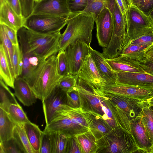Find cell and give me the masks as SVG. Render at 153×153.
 Segmentation results:
<instances>
[{
	"label": "cell",
	"instance_id": "1",
	"mask_svg": "<svg viewBox=\"0 0 153 153\" xmlns=\"http://www.w3.org/2000/svg\"><path fill=\"white\" fill-rule=\"evenodd\" d=\"M83 111L90 112L100 116L112 128L120 126L114 106L105 93L82 82L77 85Z\"/></svg>",
	"mask_w": 153,
	"mask_h": 153
},
{
	"label": "cell",
	"instance_id": "2",
	"mask_svg": "<svg viewBox=\"0 0 153 153\" xmlns=\"http://www.w3.org/2000/svg\"><path fill=\"white\" fill-rule=\"evenodd\" d=\"M61 77L56 54L42 61L26 80L37 98L42 102L57 86Z\"/></svg>",
	"mask_w": 153,
	"mask_h": 153
},
{
	"label": "cell",
	"instance_id": "3",
	"mask_svg": "<svg viewBox=\"0 0 153 153\" xmlns=\"http://www.w3.org/2000/svg\"><path fill=\"white\" fill-rule=\"evenodd\" d=\"M95 18L92 13H71L68 16L66 28L59 40V51H65L69 45L77 41L90 46Z\"/></svg>",
	"mask_w": 153,
	"mask_h": 153
},
{
	"label": "cell",
	"instance_id": "4",
	"mask_svg": "<svg viewBox=\"0 0 153 153\" xmlns=\"http://www.w3.org/2000/svg\"><path fill=\"white\" fill-rule=\"evenodd\" d=\"M96 153H132L142 152L131 133L120 126L97 140Z\"/></svg>",
	"mask_w": 153,
	"mask_h": 153
},
{
	"label": "cell",
	"instance_id": "5",
	"mask_svg": "<svg viewBox=\"0 0 153 153\" xmlns=\"http://www.w3.org/2000/svg\"><path fill=\"white\" fill-rule=\"evenodd\" d=\"M22 29L30 50L41 59L45 60L56 55L59 51V41L60 31L52 33L35 31L24 27Z\"/></svg>",
	"mask_w": 153,
	"mask_h": 153
},
{
	"label": "cell",
	"instance_id": "6",
	"mask_svg": "<svg viewBox=\"0 0 153 153\" xmlns=\"http://www.w3.org/2000/svg\"><path fill=\"white\" fill-rule=\"evenodd\" d=\"M128 5L125 15L126 34L120 53L131 41L153 30V22L150 16L145 14L134 5Z\"/></svg>",
	"mask_w": 153,
	"mask_h": 153
},
{
	"label": "cell",
	"instance_id": "7",
	"mask_svg": "<svg viewBox=\"0 0 153 153\" xmlns=\"http://www.w3.org/2000/svg\"><path fill=\"white\" fill-rule=\"evenodd\" d=\"M112 20L113 30L111 39L107 46L103 48L102 53L106 59H112L119 56L126 34L125 17L115 1Z\"/></svg>",
	"mask_w": 153,
	"mask_h": 153
},
{
	"label": "cell",
	"instance_id": "8",
	"mask_svg": "<svg viewBox=\"0 0 153 153\" xmlns=\"http://www.w3.org/2000/svg\"><path fill=\"white\" fill-rule=\"evenodd\" d=\"M68 16L32 14L25 19L24 27L39 33H55L60 31L67 25Z\"/></svg>",
	"mask_w": 153,
	"mask_h": 153
},
{
	"label": "cell",
	"instance_id": "9",
	"mask_svg": "<svg viewBox=\"0 0 153 153\" xmlns=\"http://www.w3.org/2000/svg\"><path fill=\"white\" fill-rule=\"evenodd\" d=\"M89 130V128L76 123L62 114L58 113L48 124L46 125L43 131L48 133L58 132L70 137Z\"/></svg>",
	"mask_w": 153,
	"mask_h": 153
},
{
	"label": "cell",
	"instance_id": "10",
	"mask_svg": "<svg viewBox=\"0 0 153 153\" xmlns=\"http://www.w3.org/2000/svg\"><path fill=\"white\" fill-rule=\"evenodd\" d=\"M67 102L66 92L57 85L46 98L42 102L46 125L53 118L57 111L68 107Z\"/></svg>",
	"mask_w": 153,
	"mask_h": 153
},
{
	"label": "cell",
	"instance_id": "11",
	"mask_svg": "<svg viewBox=\"0 0 153 153\" xmlns=\"http://www.w3.org/2000/svg\"><path fill=\"white\" fill-rule=\"evenodd\" d=\"M68 61L70 74L77 75L87 56L90 54V46L77 41L69 45L65 50Z\"/></svg>",
	"mask_w": 153,
	"mask_h": 153
},
{
	"label": "cell",
	"instance_id": "12",
	"mask_svg": "<svg viewBox=\"0 0 153 153\" xmlns=\"http://www.w3.org/2000/svg\"><path fill=\"white\" fill-rule=\"evenodd\" d=\"M17 34L23 61L22 72L19 76L26 80L45 59H41L31 51L22 28L18 31Z\"/></svg>",
	"mask_w": 153,
	"mask_h": 153
},
{
	"label": "cell",
	"instance_id": "13",
	"mask_svg": "<svg viewBox=\"0 0 153 153\" xmlns=\"http://www.w3.org/2000/svg\"><path fill=\"white\" fill-rule=\"evenodd\" d=\"M97 34L99 45L103 48L108 45L113 30L112 13L107 8L103 9L95 18Z\"/></svg>",
	"mask_w": 153,
	"mask_h": 153
},
{
	"label": "cell",
	"instance_id": "14",
	"mask_svg": "<svg viewBox=\"0 0 153 153\" xmlns=\"http://www.w3.org/2000/svg\"><path fill=\"white\" fill-rule=\"evenodd\" d=\"M100 89L105 92L122 95L144 101L153 96V90L117 83L106 84Z\"/></svg>",
	"mask_w": 153,
	"mask_h": 153
},
{
	"label": "cell",
	"instance_id": "15",
	"mask_svg": "<svg viewBox=\"0 0 153 153\" xmlns=\"http://www.w3.org/2000/svg\"><path fill=\"white\" fill-rule=\"evenodd\" d=\"M77 75L79 80L96 89H100L106 84L90 54L86 57Z\"/></svg>",
	"mask_w": 153,
	"mask_h": 153
},
{
	"label": "cell",
	"instance_id": "16",
	"mask_svg": "<svg viewBox=\"0 0 153 153\" xmlns=\"http://www.w3.org/2000/svg\"><path fill=\"white\" fill-rule=\"evenodd\" d=\"M104 92L112 103L124 111L130 120L140 112L144 101L122 95Z\"/></svg>",
	"mask_w": 153,
	"mask_h": 153
},
{
	"label": "cell",
	"instance_id": "17",
	"mask_svg": "<svg viewBox=\"0 0 153 153\" xmlns=\"http://www.w3.org/2000/svg\"><path fill=\"white\" fill-rule=\"evenodd\" d=\"M70 14L68 0H42L35 2L32 14L66 16Z\"/></svg>",
	"mask_w": 153,
	"mask_h": 153
},
{
	"label": "cell",
	"instance_id": "18",
	"mask_svg": "<svg viewBox=\"0 0 153 153\" xmlns=\"http://www.w3.org/2000/svg\"><path fill=\"white\" fill-rule=\"evenodd\" d=\"M116 72V83L153 90V76L145 73Z\"/></svg>",
	"mask_w": 153,
	"mask_h": 153
},
{
	"label": "cell",
	"instance_id": "19",
	"mask_svg": "<svg viewBox=\"0 0 153 153\" xmlns=\"http://www.w3.org/2000/svg\"><path fill=\"white\" fill-rule=\"evenodd\" d=\"M130 127L131 133L142 152L148 153L152 144L142 122L140 113L131 120Z\"/></svg>",
	"mask_w": 153,
	"mask_h": 153
},
{
	"label": "cell",
	"instance_id": "20",
	"mask_svg": "<svg viewBox=\"0 0 153 153\" xmlns=\"http://www.w3.org/2000/svg\"><path fill=\"white\" fill-rule=\"evenodd\" d=\"M0 1V24L17 31L24 27L25 18L18 15L6 0Z\"/></svg>",
	"mask_w": 153,
	"mask_h": 153
},
{
	"label": "cell",
	"instance_id": "21",
	"mask_svg": "<svg viewBox=\"0 0 153 153\" xmlns=\"http://www.w3.org/2000/svg\"><path fill=\"white\" fill-rule=\"evenodd\" d=\"M90 55L106 84L116 83L117 77L116 72L106 62L102 53L94 50L90 46Z\"/></svg>",
	"mask_w": 153,
	"mask_h": 153
},
{
	"label": "cell",
	"instance_id": "22",
	"mask_svg": "<svg viewBox=\"0 0 153 153\" xmlns=\"http://www.w3.org/2000/svg\"><path fill=\"white\" fill-rule=\"evenodd\" d=\"M82 112L86 120L89 130L97 140L110 132L113 129L98 115L90 112Z\"/></svg>",
	"mask_w": 153,
	"mask_h": 153
},
{
	"label": "cell",
	"instance_id": "23",
	"mask_svg": "<svg viewBox=\"0 0 153 153\" xmlns=\"http://www.w3.org/2000/svg\"><path fill=\"white\" fill-rule=\"evenodd\" d=\"M13 89L15 96L24 105L29 106L36 102L37 98L26 80L21 77L15 79Z\"/></svg>",
	"mask_w": 153,
	"mask_h": 153
},
{
	"label": "cell",
	"instance_id": "24",
	"mask_svg": "<svg viewBox=\"0 0 153 153\" xmlns=\"http://www.w3.org/2000/svg\"><path fill=\"white\" fill-rule=\"evenodd\" d=\"M105 60L115 71L145 73L138 62L121 56Z\"/></svg>",
	"mask_w": 153,
	"mask_h": 153
},
{
	"label": "cell",
	"instance_id": "25",
	"mask_svg": "<svg viewBox=\"0 0 153 153\" xmlns=\"http://www.w3.org/2000/svg\"><path fill=\"white\" fill-rule=\"evenodd\" d=\"M24 127L30 143L35 153H40L43 131L38 126L31 122L24 124Z\"/></svg>",
	"mask_w": 153,
	"mask_h": 153
},
{
	"label": "cell",
	"instance_id": "26",
	"mask_svg": "<svg viewBox=\"0 0 153 153\" xmlns=\"http://www.w3.org/2000/svg\"><path fill=\"white\" fill-rule=\"evenodd\" d=\"M153 45L128 44L121 51L119 56H121L138 62L145 57L146 51Z\"/></svg>",
	"mask_w": 153,
	"mask_h": 153
},
{
	"label": "cell",
	"instance_id": "27",
	"mask_svg": "<svg viewBox=\"0 0 153 153\" xmlns=\"http://www.w3.org/2000/svg\"><path fill=\"white\" fill-rule=\"evenodd\" d=\"M16 125L10 118L7 112L0 108V142L7 140L13 136Z\"/></svg>",
	"mask_w": 153,
	"mask_h": 153
},
{
	"label": "cell",
	"instance_id": "28",
	"mask_svg": "<svg viewBox=\"0 0 153 153\" xmlns=\"http://www.w3.org/2000/svg\"><path fill=\"white\" fill-rule=\"evenodd\" d=\"M75 137L82 153H96L98 148L97 140L90 130Z\"/></svg>",
	"mask_w": 153,
	"mask_h": 153
},
{
	"label": "cell",
	"instance_id": "29",
	"mask_svg": "<svg viewBox=\"0 0 153 153\" xmlns=\"http://www.w3.org/2000/svg\"><path fill=\"white\" fill-rule=\"evenodd\" d=\"M0 76L4 82L13 89L15 78L10 68L5 52L0 44Z\"/></svg>",
	"mask_w": 153,
	"mask_h": 153
},
{
	"label": "cell",
	"instance_id": "30",
	"mask_svg": "<svg viewBox=\"0 0 153 153\" xmlns=\"http://www.w3.org/2000/svg\"><path fill=\"white\" fill-rule=\"evenodd\" d=\"M115 4V0H88L87 6L82 12L93 13L96 18L103 9L106 8L112 13Z\"/></svg>",
	"mask_w": 153,
	"mask_h": 153
},
{
	"label": "cell",
	"instance_id": "31",
	"mask_svg": "<svg viewBox=\"0 0 153 153\" xmlns=\"http://www.w3.org/2000/svg\"><path fill=\"white\" fill-rule=\"evenodd\" d=\"M7 86L0 78V108L7 112L10 105L18 103L14 94L11 92Z\"/></svg>",
	"mask_w": 153,
	"mask_h": 153
},
{
	"label": "cell",
	"instance_id": "32",
	"mask_svg": "<svg viewBox=\"0 0 153 153\" xmlns=\"http://www.w3.org/2000/svg\"><path fill=\"white\" fill-rule=\"evenodd\" d=\"M13 137L18 142L25 153H35L30 143L24 124L16 125L14 129Z\"/></svg>",
	"mask_w": 153,
	"mask_h": 153
},
{
	"label": "cell",
	"instance_id": "33",
	"mask_svg": "<svg viewBox=\"0 0 153 153\" xmlns=\"http://www.w3.org/2000/svg\"><path fill=\"white\" fill-rule=\"evenodd\" d=\"M48 133L51 140L53 153H66L69 137L58 132Z\"/></svg>",
	"mask_w": 153,
	"mask_h": 153
},
{
	"label": "cell",
	"instance_id": "34",
	"mask_svg": "<svg viewBox=\"0 0 153 153\" xmlns=\"http://www.w3.org/2000/svg\"><path fill=\"white\" fill-rule=\"evenodd\" d=\"M7 112L10 118L16 124H24L30 122L19 103L10 105Z\"/></svg>",
	"mask_w": 153,
	"mask_h": 153
},
{
	"label": "cell",
	"instance_id": "35",
	"mask_svg": "<svg viewBox=\"0 0 153 153\" xmlns=\"http://www.w3.org/2000/svg\"><path fill=\"white\" fill-rule=\"evenodd\" d=\"M140 114L153 145V116L151 107L144 102Z\"/></svg>",
	"mask_w": 153,
	"mask_h": 153
},
{
	"label": "cell",
	"instance_id": "36",
	"mask_svg": "<svg viewBox=\"0 0 153 153\" xmlns=\"http://www.w3.org/2000/svg\"><path fill=\"white\" fill-rule=\"evenodd\" d=\"M0 44L3 47L10 68L15 77L13 62V45L1 24L0 25Z\"/></svg>",
	"mask_w": 153,
	"mask_h": 153
},
{
	"label": "cell",
	"instance_id": "37",
	"mask_svg": "<svg viewBox=\"0 0 153 153\" xmlns=\"http://www.w3.org/2000/svg\"><path fill=\"white\" fill-rule=\"evenodd\" d=\"M58 113L62 114L76 123L89 128L86 118L81 108L72 110H60L57 111L56 115Z\"/></svg>",
	"mask_w": 153,
	"mask_h": 153
},
{
	"label": "cell",
	"instance_id": "38",
	"mask_svg": "<svg viewBox=\"0 0 153 153\" xmlns=\"http://www.w3.org/2000/svg\"><path fill=\"white\" fill-rule=\"evenodd\" d=\"M0 153H25L17 141L13 136L10 139L0 142Z\"/></svg>",
	"mask_w": 153,
	"mask_h": 153
},
{
	"label": "cell",
	"instance_id": "39",
	"mask_svg": "<svg viewBox=\"0 0 153 153\" xmlns=\"http://www.w3.org/2000/svg\"><path fill=\"white\" fill-rule=\"evenodd\" d=\"M13 62L15 79L21 75L23 66L22 54L19 45H13Z\"/></svg>",
	"mask_w": 153,
	"mask_h": 153
},
{
	"label": "cell",
	"instance_id": "40",
	"mask_svg": "<svg viewBox=\"0 0 153 153\" xmlns=\"http://www.w3.org/2000/svg\"><path fill=\"white\" fill-rule=\"evenodd\" d=\"M78 77L77 75L69 74L62 77L57 86L66 92L77 87Z\"/></svg>",
	"mask_w": 153,
	"mask_h": 153
},
{
	"label": "cell",
	"instance_id": "41",
	"mask_svg": "<svg viewBox=\"0 0 153 153\" xmlns=\"http://www.w3.org/2000/svg\"><path fill=\"white\" fill-rule=\"evenodd\" d=\"M58 72L62 77L70 74L68 61L65 51H59L57 55Z\"/></svg>",
	"mask_w": 153,
	"mask_h": 153
},
{
	"label": "cell",
	"instance_id": "42",
	"mask_svg": "<svg viewBox=\"0 0 153 153\" xmlns=\"http://www.w3.org/2000/svg\"><path fill=\"white\" fill-rule=\"evenodd\" d=\"M66 94L67 105L74 109L81 108V103L77 86L67 92Z\"/></svg>",
	"mask_w": 153,
	"mask_h": 153
},
{
	"label": "cell",
	"instance_id": "43",
	"mask_svg": "<svg viewBox=\"0 0 153 153\" xmlns=\"http://www.w3.org/2000/svg\"><path fill=\"white\" fill-rule=\"evenodd\" d=\"M68 3L71 13H79L86 8L88 0H68Z\"/></svg>",
	"mask_w": 153,
	"mask_h": 153
},
{
	"label": "cell",
	"instance_id": "44",
	"mask_svg": "<svg viewBox=\"0 0 153 153\" xmlns=\"http://www.w3.org/2000/svg\"><path fill=\"white\" fill-rule=\"evenodd\" d=\"M130 44L153 45V30L146 33L139 37L132 40L127 45Z\"/></svg>",
	"mask_w": 153,
	"mask_h": 153
},
{
	"label": "cell",
	"instance_id": "45",
	"mask_svg": "<svg viewBox=\"0 0 153 153\" xmlns=\"http://www.w3.org/2000/svg\"><path fill=\"white\" fill-rule=\"evenodd\" d=\"M40 153H53L51 140L50 134L48 133L43 132Z\"/></svg>",
	"mask_w": 153,
	"mask_h": 153
},
{
	"label": "cell",
	"instance_id": "46",
	"mask_svg": "<svg viewBox=\"0 0 153 153\" xmlns=\"http://www.w3.org/2000/svg\"><path fill=\"white\" fill-rule=\"evenodd\" d=\"M23 17L26 19L32 14L34 0H20Z\"/></svg>",
	"mask_w": 153,
	"mask_h": 153
},
{
	"label": "cell",
	"instance_id": "47",
	"mask_svg": "<svg viewBox=\"0 0 153 153\" xmlns=\"http://www.w3.org/2000/svg\"><path fill=\"white\" fill-rule=\"evenodd\" d=\"M135 6L145 14L149 16L153 9V0H140Z\"/></svg>",
	"mask_w": 153,
	"mask_h": 153
},
{
	"label": "cell",
	"instance_id": "48",
	"mask_svg": "<svg viewBox=\"0 0 153 153\" xmlns=\"http://www.w3.org/2000/svg\"><path fill=\"white\" fill-rule=\"evenodd\" d=\"M66 153H82L79 145L75 136L69 137Z\"/></svg>",
	"mask_w": 153,
	"mask_h": 153
},
{
	"label": "cell",
	"instance_id": "49",
	"mask_svg": "<svg viewBox=\"0 0 153 153\" xmlns=\"http://www.w3.org/2000/svg\"><path fill=\"white\" fill-rule=\"evenodd\" d=\"M4 30L13 45H19L17 31L4 25H2Z\"/></svg>",
	"mask_w": 153,
	"mask_h": 153
},
{
	"label": "cell",
	"instance_id": "50",
	"mask_svg": "<svg viewBox=\"0 0 153 153\" xmlns=\"http://www.w3.org/2000/svg\"><path fill=\"white\" fill-rule=\"evenodd\" d=\"M138 63L145 73L153 76V61L145 57Z\"/></svg>",
	"mask_w": 153,
	"mask_h": 153
},
{
	"label": "cell",
	"instance_id": "51",
	"mask_svg": "<svg viewBox=\"0 0 153 153\" xmlns=\"http://www.w3.org/2000/svg\"><path fill=\"white\" fill-rule=\"evenodd\" d=\"M6 1L18 15L23 16L20 0H6Z\"/></svg>",
	"mask_w": 153,
	"mask_h": 153
},
{
	"label": "cell",
	"instance_id": "52",
	"mask_svg": "<svg viewBox=\"0 0 153 153\" xmlns=\"http://www.w3.org/2000/svg\"><path fill=\"white\" fill-rule=\"evenodd\" d=\"M118 6L122 13L125 16L128 8L126 0H115Z\"/></svg>",
	"mask_w": 153,
	"mask_h": 153
},
{
	"label": "cell",
	"instance_id": "53",
	"mask_svg": "<svg viewBox=\"0 0 153 153\" xmlns=\"http://www.w3.org/2000/svg\"><path fill=\"white\" fill-rule=\"evenodd\" d=\"M145 57L153 61V46L146 51L145 52Z\"/></svg>",
	"mask_w": 153,
	"mask_h": 153
},
{
	"label": "cell",
	"instance_id": "54",
	"mask_svg": "<svg viewBox=\"0 0 153 153\" xmlns=\"http://www.w3.org/2000/svg\"><path fill=\"white\" fill-rule=\"evenodd\" d=\"M144 102L150 106H153V96L144 101Z\"/></svg>",
	"mask_w": 153,
	"mask_h": 153
},
{
	"label": "cell",
	"instance_id": "55",
	"mask_svg": "<svg viewBox=\"0 0 153 153\" xmlns=\"http://www.w3.org/2000/svg\"><path fill=\"white\" fill-rule=\"evenodd\" d=\"M140 0H126L128 4H132L135 6Z\"/></svg>",
	"mask_w": 153,
	"mask_h": 153
},
{
	"label": "cell",
	"instance_id": "56",
	"mask_svg": "<svg viewBox=\"0 0 153 153\" xmlns=\"http://www.w3.org/2000/svg\"><path fill=\"white\" fill-rule=\"evenodd\" d=\"M149 16L151 19L152 20V21L153 22V9L152 10V11H151Z\"/></svg>",
	"mask_w": 153,
	"mask_h": 153
},
{
	"label": "cell",
	"instance_id": "57",
	"mask_svg": "<svg viewBox=\"0 0 153 153\" xmlns=\"http://www.w3.org/2000/svg\"><path fill=\"white\" fill-rule=\"evenodd\" d=\"M148 153H153V145L151 147Z\"/></svg>",
	"mask_w": 153,
	"mask_h": 153
},
{
	"label": "cell",
	"instance_id": "58",
	"mask_svg": "<svg viewBox=\"0 0 153 153\" xmlns=\"http://www.w3.org/2000/svg\"><path fill=\"white\" fill-rule=\"evenodd\" d=\"M42 0H34L35 2H39Z\"/></svg>",
	"mask_w": 153,
	"mask_h": 153
},
{
	"label": "cell",
	"instance_id": "59",
	"mask_svg": "<svg viewBox=\"0 0 153 153\" xmlns=\"http://www.w3.org/2000/svg\"><path fill=\"white\" fill-rule=\"evenodd\" d=\"M150 107H151V108L152 109V115L153 116V106H150Z\"/></svg>",
	"mask_w": 153,
	"mask_h": 153
},
{
	"label": "cell",
	"instance_id": "60",
	"mask_svg": "<svg viewBox=\"0 0 153 153\" xmlns=\"http://www.w3.org/2000/svg\"></svg>",
	"mask_w": 153,
	"mask_h": 153
}]
</instances>
